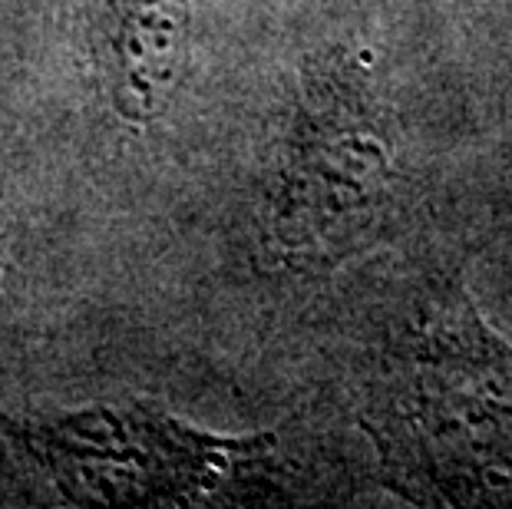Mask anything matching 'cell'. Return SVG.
Returning a JSON list of instances; mask_svg holds the SVG:
<instances>
[{
  "label": "cell",
  "mask_w": 512,
  "mask_h": 509,
  "mask_svg": "<svg viewBox=\"0 0 512 509\" xmlns=\"http://www.w3.org/2000/svg\"><path fill=\"white\" fill-rule=\"evenodd\" d=\"M394 143L354 83L321 80L301 106L275 196V242L304 265L354 255L380 229L394 189Z\"/></svg>",
  "instance_id": "1"
},
{
  "label": "cell",
  "mask_w": 512,
  "mask_h": 509,
  "mask_svg": "<svg viewBox=\"0 0 512 509\" xmlns=\"http://www.w3.org/2000/svg\"><path fill=\"white\" fill-rule=\"evenodd\" d=\"M185 34V0H113L110 53L116 106L129 119H149L169 100Z\"/></svg>",
  "instance_id": "2"
}]
</instances>
